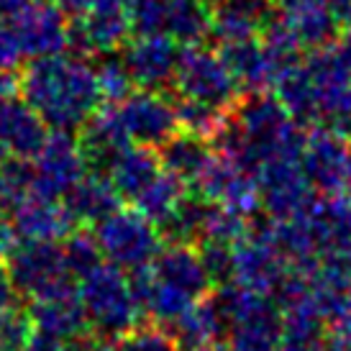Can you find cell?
I'll use <instances>...</instances> for the list:
<instances>
[{
    "label": "cell",
    "instance_id": "6da1fadb",
    "mask_svg": "<svg viewBox=\"0 0 351 351\" xmlns=\"http://www.w3.org/2000/svg\"><path fill=\"white\" fill-rule=\"evenodd\" d=\"M19 82L21 95L54 131L82 128L103 100L95 67L82 57L57 54L34 59Z\"/></svg>",
    "mask_w": 351,
    "mask_h": 351
},
{
    "label": "cell",
    "instance_id": "7a4b0ae2",
    "mask_svg": "<svg viewBox=\"0 0 351 351\" xmlns=\"http://www.w3.org/2000/svg\"><path fill=\"white\" fill-rule=\"evenodd\" d=\"M77 295L82 300L90 328L98 331L108 341H116L138 328L144 311L134 295L126 269L103 262L88 277L80 280Z\"/></svg>",
    "mask_w": 351,
    "mask_h": 351
},
{
    "label": "cell",
    "instance_id": "3957f363",
    "mask_svg": "<svg viewBox=\"0 0 351 351\" xmlns=\"http://www.w3.org/2000/svg\"><path fill=\"white\" fill-rule=\"evenodd\" d=\"M95 239L103 259L126 272L149 267L165 246L159 226L136 208H118L95 223Z\"/></svg>",
    "mask_w": 351,
    "mask_h": 351
},
{
    "label": "cell",
    "instance_id": "277c9868",
    "mask_svg": "<svg viewBox=\"0 0 351 351\" xmlns=\"http://www.w3.org/2000/svg\"><path fill=\"white\" fill-rule=\"evenodd\" d=\"M172 85L180 98L200 100L223 110H231L241 95V85L236 82L223 54L205 49L203 44L182 47Z\"/></svg>",
    "mask_w": 351,
    "mask_h": 351
},
{
    "label": "cell",
    "instance_id": "5b68a950",
    "mask_svg": "<svg viewBox=\"0 0 351 351\" xmlns=\"http://www.w3.org/2000/svg\"><path fill=\"white\" fill-rule=\"evenodd\" d=\"M10 280L21 295L31 300L75 290L64 249L54 241H21L8 259Z\"/></svg>",
    "mask_w": 351,
    "mask_h": 351
},
{
    "label": "cell",
    "instance_id": "8992f818",
    "mask_svg": "<svg viewBox=\"0 0 351 351\" xmlns=\"http://www.w3.org/2000/svg\"><path fill=\"white\" fill-rule=\"evenodd\" d=\"M34 195L62 200L82 177L88 175V154L72 131H51L41 152L31 159Z\"/></svg>",
    "mask_w": 351,
    "mask_h": 351
},
{
    "label": "cell",
    "instance_id": "52a82bcc",
    "mask_svg": "<svg viewBox=\"0 0 351 351\" xmlns=\"http://www.w3.org/2000/svg\"><path fill=\"white\" fill-rule=\"evenodd\" d=\"M300 167L315 193L339 195L351 187V141L336 131L315 126L305 136Z\"/></svg>",
    "mask_w": 351,
    "mask_h": 351
},
{
    "label": "cell",
    "instance_id": "ba28073f",
    "mask_svg": "<svg viewBox=\"0 0 351 351\" xmlns=\"http://www.w3.org/2000/svg\"><path fill=\"white\" fill-rule=\"evenodd\" d=\"M308 67L315 80V100H318V118L315 126L341 134L351 141V72L328 49L311 51Z\"/></svg>",
    "mask_w": 351,
    "mask_h": 351
},
{
    "label": "cell",
    "instance_id": "9c48e42d",
    "mask_svg": "<svg viewBox=\"0 0 351 351\" xmlns=\"http://www.w3.org/2000/svg\"><path fill=\"white\" fill-rule=\"evenodd\" d=\"M134 34L128 0H90L80 19L69 21V49L75 51H116Z\"/></svg>",
    "mask_w": 351,
    "mask_h": 351
},
{
    "label": "cell",
    "instance_id": "30bf717a",
    "mask_svg": "<svg viewBox=\"0 0 351 351\" xmlns=\"http://www.w3.org/2000/svg\"><path fill=\"white\" fill-rule=\"evenodd\" d=\"M254 177L259 185L262 210L274 221L298 215L315 193L302 172L300 159H269L254 172Z\"/></svg>",
    "mask_w": 351,
    "mask_h": 351
},
{
    "label": "cell",
    "instance_id": "8fae6325",
    "mask_svg": "<svg viewBox=\"0 0 351 351\" xmlns=\"http://www.w3.org/2000/svg\"><path fill=\"white\" fill-rule=\"evenodd\" d=\"M10 29L16 31L23 54L31 59L57 57L69 49V19L57 3H29L10 19Z\"/></svg>",
    "mask_w": 351,
    "mask_h": 351
},
{
    "label": "cell",
    "instance_id": "7c38bea8",
    "mask_svg": "<svg viewBox=\"0 0 351 351\" xmlns=\"http://www.w3.org/2000/svg\"><path fill=\"white\" fill-rule=\"evenodd\" d=\"M121 113L134 144L162 147L180 131L177 106L162 90H138L121 103Z\"/></svg>",
    "mask_w": 351,
    "mask_h": 351
},
{
    "label": "cell",
    "instance_id": "4fadbf2b",
    "mask_svg": "<svg viewBox=\"0 0 351 351\" xmlns=\"http://www.w3.org/2000/svg\"><path fill=\"white\" fill-rule=\"evenodd\" d=\"M180 54L182 49L169 34H141L128 41L123 62L134 77V85L141 90H162L175 82Z\"/></svg>",
    "mask_w": 351,
    "mask_h": 351
},
{
    "label": "cell",
    "instance_id": "5bb4252c",
    "mask_svg": "<svg viewBox=\"0 0 351 351\" xmlns=\"http://www.w3.org/2000/svg\"><path fill=\"white\" fill-rule=\"evenodd\" d=\"M287 269L290 267L280 256V252L252 228H249V236L234 246V280L231 282L244 285L262 295H272Z\"/></svg>",
    "mask_w": 351,
    "mask_h": 351
},
{
    "label": "cell",
    "instance_id": "9a60e30c",
    "mask_svg": "<svg viewBox=\"0 0 351 351\" xmlns=\"http://www.w3.org/2000/svg\"><path fill=\"white\" fill-rule=\"evenodd\" d=\"M49 126L26 98H0V141L10 156L34 159L49 138Z\"/></svg>",
    "mask_w": 351,
    "mask_h": 351
},
{
    "label": "cell",
    "instance_id": "2e32d148",
    "mask_svg": "<svg viewBox=\"0 0 351 351\" xmlns=\"http://www.w3.org/2000/svg\"><path fill=\"white\" fill-rule=\"evenodd\" d=\"M152 272L162 282L193 295L195 300L208 298L215 290L195 244H165L162 252L156 254V259L152 262Z\"/></svg>",
    "mask_w": 351,
    "mask_h": 351
},
{
    "label": "cell",
    "instance_id": "e0dca14e",
    "mask_svg": "<svg viewBox=\"0 0 351 351\" xmlns=\"http://www.w3.org/2000/svg\"><path fill=\"white\" fill-rule=\"evenodd\" d=\"M300 215L311 223L321 252H351V193H313Z\"/></svg>",
    "mask_w": 351,
    "mask_h": 351
},
{
    "label": "cell",
    "instance_id": "ac0fdd59",
    "mask_svg": "<svg viewBox=\"0 0 351 351\" xmlns=\"http://www.w3.org/2000/svg\"><path fill=\"white\" fill-rule=\"evenodd\" d=\"M21 241H54L59 244L75 228V221L62 200L31 195L10 213Z\"/></svg>",
    "mask_w": 351,
    "mask_h": 351
},
{
    "label": "cell",
    "instance_id": "d6986e66",
    "mask_svg": "<svg viewBox=\"0 0 351 351\" xmlns=\"http://www.w3.org/2000/svg\"><path fill=\"white\" fill-rule=\"evenodd\" d=\"M80 141H82V149L88 154L90 165H100L108 169L110 159L121 149L134 144L126 128V121H123V113H121V103H106V106H100L88 118V123L82 126V138Z\"/></svg>",
    "mask_w": 351,
    "mask_h": 351
},
{
    "label": "cell",
    "instance_id": "ffe728a7",
    "mask_svg": "<svg viewBox=\"0 0 351 351\" xmlns=\"http://www.w3.org/2000/svg\"><path fill=\"white\" fill-rule=\"evenodd\" d=\"M29 318L31 326L39 333H47V336L62 339V341H67V339L90 328L77 290H67V293L31 300Z\"/></svg>",
    "mask_w": 351,
    "mask_h": 351
},
{
    "label": "cell",
    "instance_id": "44dd1931",
    "mask_svg": "<svg viewBox=\"0 0 351 351\" xmlns=\"http://www.w3.org/2000/svg\"><path fill=\"white\" fill-rule=\"evenodd\" d=\"M269 21L267 0H226L213 8L210 19V39L218 47H228L236 41L256 39Z\"/></svg>",
    "mask_w": 351,
    "mask_h": 351
},
{
    "label": "cell",
    "instance_id": "7402d4cb",
    "mask_svg": "<svg viewBox=\"0 0 351 351\" xmlns=\"http://www.w3.org/2000/svg\"><path fill=\"white\" fill-rule=\"evenodd\" d=\"M62 203L69 210L75 223L95 226L121 208V193L108 175L90 172L62 197Z\"/></svg>",
    "mask_w": 351,
    "mask_h": 351
},
{
    "label": "cell",
    "instance_id": "603a6c76",
    "mask_svg": "<svg viewBox=\"0 0 351 351\" xmlns=\"http://www.w3.org/2000/svg\"><path fill=\"white\" fill-rule=\"evenodd\" d=\"M106 172L121 193V197L136 200L141 195V190L162 172V159H159V152H154V147L131 144L110 159Z\"/></svg>",
    "mask_w": 351,
    "mask_h": 351
},
{
    "label": "cell",
    "instance_id": "cb8c5ba5",
    "mask_svg": "<svg viewBox=\"0 0 351 351\" xmlns=\"http://www.w3.org/2000/svg\"><path fill=\"white\" fill-rule=\"evenodd\" d=\"M218 51L223 54L226 64L231 67L236 82L241 85V93L244 90L246 93H267V88L274 85L277 72H274L259 36L236 41V44H228V47H218Z\"/></svg>",
    "mask_w": 351,
    "mask_h": 351
},
{
    "label": "cell",
    "instance_id": "d4e9b609",
    "mask_svg": "<svg viewBox=\"0 0 351 351\" xmlns=\"http://www.w3.org/2000/svg\"><path fill=\"white\" fill-rule=\"evenodd\" d=\"M226 318L223 313L218 311V305L213 300V293L208 298L193 302V308L172 323V336L177 339L180 349H195V346H223L226 339Z\"/></svg>",
    "mask_w": 351,
    "mask_h": 351
},
{
    "label": "cell",
    "instance_id": "484cf974",
    "mask_svg": "<svg viewBox=\"0 0 351 351\" xmlns=\"http://www.w3.org/2000/svg\"><path fill=\"white\" fill-rule=\"evenodd\" d=\"M274 98L282 103V108L293 116L300 126H315L318 118V100H315V80L308 67V62H298L287 67L274 80Z\"/></svg>",
    "mask_w": 351,
    "mask_h": 351
},
{
    "label": "cell",
    "instance_id": "4316f807",
    "mask_svg": "<svg viewBox=\"0 0 351 351\" xmlns=\"http://www.w3.org/2000/svg\"><path fill=\"white\" fill-rule=\"evenodd\" d=\"M210 141H205L200 136L185 134V131H177L175 136L165 141L159 147V159H162V169L169 175L180 177L187 187L195 182V177L203 172V167L210 162Z\"/></svg>",
    "mask_w": 351,
    "mask_h": 351
},
{
    "label": "cell",
    "instance_id": "83f0119b",
    "mask_svg": "<svg viewBox=\"0 0 351 351\" xmlns=\"http://www.w3.org/2000/svg\"><path fill=\"white\" fill-rule=\"evenodd\" d=\"M210 19L213 10L205 0H169L165 34L180 47H195L210 36Z\"/></svg>",
    "mask_w": 351,
    "mask_h": 351
},
{
    "label": "cell",
    "instance_id": "f1b7e54d",
    "mask_svg": "<svg viewBox=\"0 0 351 351\" xmlns=\"http://www.w3.org/2000/svg\"><path fill=\"white\" fill-rule=\"evenodd\" d=\"M282 19L293 29L302 49L308 51L328 49L333 41L339 39V34H341L339 21L326 10V5H311V8H302L298 13L282 16Z\"/></svg>",
    "mask_w": 351,
    "mask_h": 351
},
{
    "label": "cell",
    "instance_id": "f546056e",
    "mask_svg": "<svg viewBox=\"0 0 351 351\" xmlns=\"http://www.w3.org/2000/svg\"><path fill=\"white\" fill-rule=\"evenodd\" d=\"M187 195V185L180 180V177L169 175V172H159V175L149 182L144 190H141V195L134 200L136 205V210L147 215L149 221H154L156 226L167 221L169 215L177 210V205L185 200Z\"/></svg>",
    "mask_w": 351,
    "mask_h": 351
},
{
    "label": "cell",
    "instance_id": "4dcf8cb0",
    "mask_svg": "<svg viewBox=\"0 0 351 351\" xmlns=\"http://www.w3.org/2000/svg\"><path fill=\"white\" fill-rule=\"evenodd\" d=\"M175 106H177V123H180V131L193 134V136H200V138H205V141H215V136L223 131L226 121H228V110L208 106V103H200V100L180 98Z\"/></svg>",
    "mask_w": 351,
    "mask_h": 351
},
{
    "label": "cell",
    "instance_id": "1f68e13d",
    "mask_svg": "<svg viewBox=\"0 0 351 351\" xmlns=\"http://www.w3.org/2000/svg\"><path fill=\"white\" fill-rule=\"evenodd\" d=\"M95 77H98L100 95L106 103H123L131 95L134 77H131L123 57H116L113 51L100 54L98 64H95Z\"/></svg>",
    "mask_w": 351,
    "mask_h": 351
},
{
    "label": "cell",
    "instance_id": "d6a6232c",
    "mask_svg": "<svg viewBox=\"0 0 351 351\" xmlns=\"http://www.w3.org/2000/svg\"><path fill=\"white\" fill-rule=\"evenodd\" d=\"M64 259H67V267L75 280H82L88 277L95 267L103 264V252H100V244L95 234H88V231H72V234L64 239Z\"/></svg>",
    "mask_w": 351,
    "mask_h": 351
},
{
    "label": "cell",
    "instance_id": "836d02e7",
    "mask_svg": "<svg viewBox=\"0 0 351 351\" xmlns=\"http://www.w3.org/2000/svg\"><path fill=\"white\" fill-rule=\"evenodd\" d=\"M106 351H180V343L172 331L165 328H134L131 333L108 343Z\"/></svg>",
    "mask_w": 351,
    "mask_h": 351
},
{
    "label": "cell",
    "instance_id": "e575fe53",
    "mask_svg": "<svg viewBox=\"0 0 351 351\" xmlns=\"http://www.w3.org/2000/svg\"><path fill=\"white\" fill-rule=\"evenodd\" d=\"M169 0H128L134 34H165Z\"/></svg>",
    "mask_w": 351,
    "mask_h": 351
},
{
    "label": "cell",
    "instance_id": "d590c367",
    "mask_svg": "<svg viewBox=\"0 0 351 351\" xmlns=\"http://www.w3.org/2000/svg\"><path fill=\"white\" fill-rule=\"evenodd\" d=\"M31 318L29 313H21L16 308L0 313V351H23L31 339Z\"/></svg>",
    "mask_w": 351,
    "mask_h": 351
},
{
    "label": "cell",
    "instance_id": "8d00e7d4",
    "mask_svg": "<svg viewBox=\"0 0 351 351\" xmlns=\"http://www.w3.org/2000/svg\"><path fill=\"white\" fill-rule=\"evenodd\" d=\"M26 57L19 44V36L10 26H0V77L16 75L21 59Z\"/></svg>",
    "mask_w": 351,
    "mask_h": 351
},
{
    "label": "cell",
    "instance_id": "74e56055",
    "mask_svg": "<svg viewBox=\"0 0 351 351\" xmlns=\"http://www.w3.org/2000/svg\"><path fill=\"white\" fill-rule=\"evenodd\" d=\"M21 246V236L16 226L10 221V215H0V262L10 259V254Z\"/></svg>",
    "mask_w": 351,
    "mask_h": 351
},
{
    "label": "cell",
    "instance_id": "f35d334b",
    "mask_svg": "<svg viewBox=\"0 0 351 351\" xmlns=\"http://www.w3.org/2000/svg\"><path fill=\"white\" fill-rule=\"evenodd\" d=\"M23 351H67V341L54 339V336H47V333L34 331L31 333L29 343L23 346Z\"/></svg>",
    "mask_w": 351,
    "mask_h": 351
},
{
    "label": "cell",
    "instance_id": "ab89813d",
    "mask_svg": "<svg viewBox=\"0 0 351 351\" xmlns=\"http://www.w3.org/2000/svg\"><path fill=\"white\" fill-rule=\"evenodd\" d=\"M16 295H19V290H16V285L10 280L8 267L0 264V313L16 308Z\"/></svg>",
    "mask_w": 351,
    "mask_h": 351
},
{
    "label": "cell",
    "instance_id": "60d3db41",
    "mask_svg": "<svg viewBox=\"0 0 351 351\" xmlns=\"http://www.w3.org/2000/svg\"><path fill=\"white\" fill-rule=\"evenodd\" d=\"M323 5L333 19L339 21L341 29L351 26V0H323Z\"/></svg>",
    "mask_w": 351,
    "mask_h": 351
},
{
    "label": "cell",
    "instance_id": "b9f144b4",
    "mask_svg": "<svg viewBox=\"0 0 351 351\" xmlns=\"http://www.w3.org/2000/svg\"><path fill=\"white\" fill-rule=\"evenodd\" d=\"M331 49L336 51V57L343 62V67L351 72V26H346V29L339 34V39L331 44Z\"/></svg>",
    "mask_w": 351,
    "mask_h": 351
},
{
    "label": "cell",
    "instance_id": "7bdbcfd3",
    "mask_svg": "<svg viewBox=\"0 0 351 351\" xmlns=\"http://www.w3.org/2000/svg\"><path fill=\"white\" fill-rule=\"evenodd\" d=\"M272 5L282 16H290V13H298V10L311 8V5H323V0H272Z\"/></svg>",
    "mask_w": 351,
    "mask_h": 351
},
{
    "label": "cell",
    "instance_id": "ee69618b",
    "mask_svg": "<svg viewBox=\"0 0 351 351\" xmlns=\"http://www.w3.org/2000/svg\"><path fill=\"white\" fill-rule=\"evenodd\" d=\"M59 5V10L67 16L69 21H75V19H80L85 10H88V5H90V0H54Z\"/></svg>",
    "mask_w": 351,
    "mask_h": 351
},
{
    "label": "cell",
    "instance_id": "f6af8a7d",
    "mask_svg": "<svg viewBox=\"0 0 351 351\" xmlns=\"http://www.w3.org/2000/svg\"><path fill=\"white\" fill-rule=\"evenodd\" d=\"M29 5V0H0V19L10 21L16 13H21V10Z\"/></svg>",
    "mask_w": 351,
    "mask_h": 351
},
{
    "label": "cell",
    "instance_id": "bcb514c9",
    "mask_svg": "<svg viewBox=\"0 0 351 351\" xmlns=\"http://www.w3.org/2000/svg\"><path fill=\"white\" fill-rule=\"evenodd\" d=\"M280 351H326L323 341H282Z\"/></svg>",
    "mask_w": 351,
    "mask_h": 351
},
{
    "label": "cell",
    "instance_id": "7dc6e473",
    "mask_svg": "<svg viewBox=\"0 0 351 351\" xmlns=\"http://www.w3.org/2000/svg\"><path fill=\"white\" fill-rule=\"evenodd\" d=\"M180 351H226L221 343H215V346H195V349H180Z\"/></svg>",
    "mask_w": 351,
    "mask_h": 351
},
{
    "label": "cell",
    "instance_id": "c3c4849f",
    "mask_svg": "<svg viewBox=\"0 0 351 351\" xmlns=\"http://www.w3.org/2000/svg\"><path fill=\"white\" fill-rule=\"evenodd\" d=\"M205 3H208V5H210V8H218V5H223L226 0H205Z\"/></svg>",
    "mask_w": 351,
    "mask_h": 351
},
{
    "label": "cell",
    "instance_id": "681fc988",
    "mask_svg": "<svg viewBox=\"0 0 351 351\" xmlns=\"http://www.w3.org/2000/svg\"><path fill=\"white\" fill-rule=\"evenodd\" d=\"M349 193H351V187H349Z\"/></svg>",
    "mask_w": 351,
    "mask_h": 351
}]
</instances>
